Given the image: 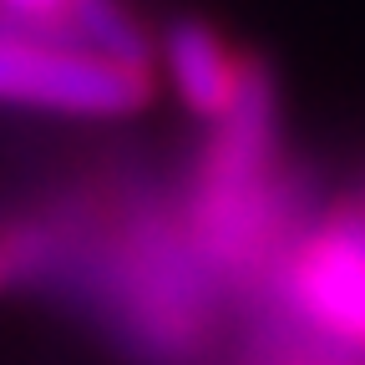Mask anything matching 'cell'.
<instances>
[{
  "label": "cell",
  "mask_w": 365,
  "mask_h": 365,
  "mask_svg": "<svg viewBox=\"0 0 365 365\" xmlns=\"http://www.w3.org/2000/svg\"><path fill=\"white\" fill-rule=\"evenodd\" d=\"M289 309L340 360L365 355V208H340L274 264Z\"/></svg>",
  "instance_id": "obj_1"
},
{
  "label": "cell",
  "mask_w": 365,
  "mask_h": 365,
  "mask_svg": "<svg viewBox=\"0 0 365 365\" xmlns=\"http://www.w3.org/2000/svg\"><path fill=\"white\" fill-rule=\"evenodd\" d=\"M153 97V71L117 66L71 46L0 36V102L66 117H127Z\"/></svg>",
  "instance_id": "obj_2"
},
{
  "label": "cell",
  "mask_w": 365,
  "mask_h": 365,
  "mask_svg": "<svg viewBox=\"0 0 365 365\" xmlns=\"http://www.w3.org/2000/svg\"><path fill=\"white\" fill-rule=\"evenodd\" d=\"M71 31L81 36V51L117 61V66H137V71H153V46L117 0H76L71 11Z\"/></svg>",
  "instance_id": "obj_4"
},
{
  "label": "cell",
  "mask_w": 365,
  "mask_h": 365,
  "mask_svg": "<svg viewBox=\"0 0 365 365\" xmlns=\"http://www.w3.org/2000/svg\"><path fill=\"white\" fill-rule=\"evenodd\" d=\"M163 61L188 112H198L203 122H218L228 112L239 91V61L223 51V41L203 21H173L163 31Z\"/></svg>",
  "instance_id": "obj_3"
},
{
  "label": "cell",
  "mask_w": 365,
  "mask_h": 365,
  "mask_svg": "<svg viewBox=\"0 0 365 365\" xmlns=\"http://www.w3.org/2000/svg\"><path fill=\"white\" fill-rule=\"evenodd\" d=\"M0 284H11V264H6V249H0Z\"/></svg>",
  "instance_id": "obj_6"
},
{
  "label": "cell",
  "mask_w": 365,
  "mask_h": 365,
  "mask_svg": "<svg viewBox=\"0 0 365 365\" xmlns=\"http://www.w3.org/2000/svg\"><path fill=\"white\" fill-rule=\"evenodd\" d=\"M0 6H11V11H21V16H36V11H66V21H71V11H76V0H0Z\"/></svg>",
  "instance_id": "obj_5"
}]
</instances>
